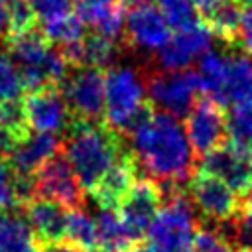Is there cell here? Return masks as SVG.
<instances>
[{
	"instance_id": "1",
	"label": "cell",
	"mask_w": 252,
	"mask_h": 252,
	"mask_svg": "<svg viewBox=\"0 0 252 252\" xmlns=\"http://www.w3.org/2000/svg\"><path fill=\"white\" fill-rule=\"evenodd\" d=\"M130 154L146 179L161 193L183 189L195 173V154L181 122L159 110H150L130 134Z\"/></svg>"
},
{
	"instance_id": "2",
	"label": "cell",
	"mask_w": 252,
	"mask_h": 252,
	"mask_svg": "<svg viewBox=\"0 0 252 252\" xmlns=\"http://www.w3.org/2000/svg\"><path fill=\"white\" fill-rule=\"evenodd\" d=\"M124 152L122 138L102 122L71 120L63 138V156L85 191H93L116 158Z\"/></svg>"
},
{
	"instance_id": "3",
	"label": "cell",
	"mask_w": 252,
	"mask_h": 252,
	"mask_svg": "<svg viewBox=\"0 0 252 252\" xmlns=\"http://www.w3.org/2000/svg\"><path fill=\"white\" fill-rule=\"evenodd\" d=\"M152 110L146 93V75L134 67H110L106 69V93H104V124L126 138Z\"/></svg>"
},
{
	"instance_id": "4",
	"label": "cell",
	"mask_w": 252,
	"mask_h": 252,
	"mask_svg": "<svg viewBox=\"0 0 252 252\" xmlns=\"http://www.w3.org/2000/svg\"><path fill=\"white\" fill-rule=\"evenodd\" d=\"M197 219L191 199L183 189L169 191L167 201L156 213L146 230L148 252H193Z\"/></svg>"
},
{
	"instance_id": "5",
	"label": "cell",
	"mask_w": 252,
	"mask_h": 252,
	"mask_svg": "<svg viewBox=\"0 0 252 252\" xmlns=\"http://www.w3.org/2000/svg\"><path fill=\"white\" fill-rule=\"evenodd\" d=\"M146 93L150 106L171 116H187L201 94L197 71H154L146 77Z\"/></svg>"
},
{
	"instance_id": "6",
	"label": "cell",
	"mask_w": 252,
	"mask_h": 252,
	"mask_svg": "<svg viewBox=\"0 0 252 252\" xmlns=\"http://www.w3.org/2000/svg\"><path fill=\"white\" fill-rule=\"evenodd\" d=\"M59 89L69 106L71 120L102 122L106 71L94 67H73Z\"/></svg>"
},
{
	"instance_id": "7",
	"label": "cell",
	"mask_w": 252,
	"mask_h": 252,
	"mask_svg": "<svg viewBox=\"0 0 252 252\" xmlns=\"http://www.w3.org/2000/svg\"><path fill=\"white\" fill-rule=\"evenodd\" d=\"M189 199L197 207V213L215 224L236 222L244 207V197L201 169H195L189 179Z\"/></svg>"
},
{
	"instance_id": "8",
	"label": "cell",
	"mask_w": 252,
	"mask_h": 252,
	"mask_svg": "<svg viewBox=\"0 0 252 252\" xmlns=\"http://www.w3.org/2000/svg\"><path fill=\"white\" fill-rule=\"evenodd\" d=\"M33 181V197L53 201L63 209H79L85 207V189L73 171L71 163L63 156V150L45 161L32 177Z\"/></svg>"
},
{
	"instance_id": "9",
	"label": "cell",
	"mask_w": 252,
	"mask_h": 252,
	"mask_svg": "<svg viewBox=\"0 0 252 252\" xmlns=\"http://www.w3.org/2000/svg\"><path fill=\"white\" fill-rule=\"evenodd\" d=\"M199 169L220 179L240 197H246L252 189V150L230 140L203 156Z\"/></svg>"
},
{
	"instance_id": "10",
	"label": "cell",
	"mask_w": 252,
	"mask_h": 252,
	"mask_svg": "<svg viewBox=\"0 0 252 252\" xmlns=\"http://www.w3.org/2000/svg\"><path fill=\"white\" fill-rule=\"evenodd\" d=\"M20 106L26 126L33 132L59 134L71 124V112L59 87L30 91Z\"/></svg>"
},
{
	"instance_id": "11",
	"label": "cell",
	"mask_w": 252,
	"mask_h": 252,
	"mask_svg": "<svg viewBox=\"0 0 252 252\" xmlns=\"http://www.w3.org/2000/svg\"><path fill=\"white\" fill-rule=\"evenodd\" d=\"M185 134L195 156H207L226 142V116L219 102L199 98L187 112Z\"/></svg>"
},
{
	"instance_id": "12",
	"label": "cell",
	"mask_w": 252,
	"mask_h": 252,
	"mask_svg": "<svg viewBox=\"0 0 252 252\" xmlns=\"http://www.w3.org/2000/svg\"><path fill=\"white\" fill-rule=\"evenodd\" d=\"M213 41V32L209 26L199 20L187 28L175 30L169 35L167 43L158 51V63L161 71H183L197 59H201Z\"/></svg>"
},
{
	"instance_id": "13",
	"label": "cell",
	"mask_w": 252,
	"mask_h": 252,
	"mask_svg": "<svg viewBox=\"0 0 252 252\" xmlns=\"http://www.w3.org/2000/svg\"><path fill=\"white\" fill-rule=\"evenodd\" d=\"M169 24L161 16L159 8L152 2L136 4L126 10L124 43L138 51L158 53L169 39Z\"/></svg>"
},
{
	"instance_id": "14",
	"label": "cell",
	"mask_w": 252,
	"mask_h": 252,
	"mask_svg": "<svg viewBox=\"0 0 252 252\" xmlns=\"http://www.w3.org/2000/svg\"><path fill=\"white\" fill-rule=\"evenodd\" d=\"M161 197L163 193L154 181L140 177L136 179L128 195L122 199V203L116 207L120 219L124 220V224L128 226V230L138 242L146 236L148 226L152 224L156 213L159 211Z\"/></svg>"
},
{
	"instance_id": "15",
	"label": "cell",
	"mask_w": 252,
	"mask_h": 252,
	"mask_svg": "<svg viewBox=\"0 0 252 252\" xmlns=\"http://www.w3.org/2000/svg\"><path fill=\"white\" fill-rule=\"evenodd\" d=\"M63 150V140L57 134L28 130L8 154V163L18 177H32L45 161Z\"/></svg>"
},
{
	"instance_id": "16",
	"label": "cell",
	"mask_w": 252,
	"mask_h": 252,
	"mask_svg": "<svg viewBox=\"0 0 252 252\" xmlns=\"http://www.w3.org/2000/svg\"><path fill=\"white\" fill-rule=\"evenodd\" d=\"M136 175H138L136 161L132 154L124 150L116 158V161L108 167V171L100 177V181L91 191V195L94 197L100 209H116L122 203V199L128 195L132 185L136 183L138 179Z\"/></svg>"
},
{
	"instance_id": "17",
	"label": "cell",
	"mask_w": 252,
	"mask_h": 252,
	"mask_svg": "<svg viewBox=\"0 0 252 252\" xmlns=\"http://www.w3.org/2000/svg\"><path fill=\"white\" fill-rule=\"evenodd\" d=\"M20 209H22L26 220L30 222V226L37 238V244L65 240L67 209H63L61 205H57L53 201L39 199V197L30 199Z\"/></svg>"
},
{
	"instance_id": "18",
	"label": "cell",
	"mask_w": 252,
	"mask_h": 252,
	"mask_svg": "<svg viewBox=\"0 0 252 252\" xmlns=\"http://www.w3.org/2000/svg\"><path fill=\"white\" fill-rule=\"evenodd\" d=\"M77 16L85 24V28H91V33L102 35L110 41L120 43L124 39V24H126V4L122 0H114L106 6H77Z\"/></svg>"
},
{
	"instance_id": "19",
	"label": "cell",
	"mask_w": 252,
	"mask_h": 252,
	"mask_svg": "<svg viewBox=\"0 0 252 252\" xmlns=\"http://www.w3.org/2000/svg\"><path fill=\"white\" fill-rule=\"evenodd\" d=\"M244 100H252V55L244 51L226 53L220 106Z\"/></svg>"
},
{
	"instance_id": "20",
	"label": "cell",
	"mask_w": 252,
	"mask_h": 252,
	"mask_svg": "<svg viewBox=\"0 0 252 252\" xmlns=\"http://www.w3.org/2000/svg\"><path fill=\"white\" fill-rule=\"evenodd\" d=\"M37 238L22 209L0 211V252H35Z\"/></svg>"
},
{
	"instance_id": "21",
	"label": "cell",
	"mask_w": 252,
	"mask_h": 252,
	"mask_svg": "<svg viewBox=\"0 0 252 252\" xmlns=\"http://www.w3.org/2000/svg\"><path fill=\"white\" fill-rule=\"evenodd\" d=\"M96 224V246L102 252H128L136 244H140L124 220L120 219L116 209H100L94 217Z\"/></svg>"
},
{
	"instance_id": "22",
	"label": "cell",
	"mask_w": 252,
	"mask_h": 252,
	"mask_svg": "<svg viewBox=\"0 0 252 252\" xmlns=\"http://www.w3.org/2000/svg\"><path fill=\"white\" fill-rule=\"evenodd\" d=\"M242 6L244 4L240 0H220L203 22L209 26L213 35H217L228 43H234L238 26H240Z\"/></svg>"
},
{
	"instance_id": "23",
	"label": "cell",
	"mask_w": 252,
	"mask_h": 252,
	"mask_svg": "<svg viewBox=\"0 0 252 252\" xmlns=\"http://www.w3.org/2000/svg\"><path fill=\"white\" fill-rule=\"evenodd\" d=\"M65 240H69L83 252H91L96 248V224L94 219L85 211V207L67 211Z\"/></svg>"
},
{
	"instance_id": "24",
	"label": "cell",
	"mask_w": 252,
	"mask_h": 252,
	"mask_svg": "<svg viewBox=\"0 0 252 252\" xmlns=\"http://www.w3.org/2000/svg\"><path fill=\"white\" fill-rule=\"evenodd\" d=\"M118 43L110 41L96 33H85L81 43V67H94L100 71L110 69L112 61L116 59Z\"/></svg>"
},
{
	"instance_id": "25",
	"label": "cell",
	"mask_w": 252,
	"mask_h": 252,
	"mask_svg": "<svg viewBox=\"0 0 252 252\" xmlns=\"http://www.w3.org/2000/svg\"><path fill=\"white\" fill-rule=\"evenodd\" d=\"M43 35L49 43H57L59 47L77 43L85 37V24L77 14H67L63 18H57L53 22L43 24Z\"/></svg>"
},
{
	"instance_id": "26",
	"label": "cell",
	"mask_w": 252,
	"mask_h": 252,
	"mask_svg": "<svg viewBox=\"0 0 252 252\" xmlns=\"http://www.w3.org/2000/svg\"><path fill=\"white\" fill-rule=\"evenodd\" d=\"M226 132L230 142L252 150V100L230 104L226 116Z\"/></svg>"
},
{
	"instance_id": "27",
	"label": "cell",
	"mask_w": 252,
	"mask_h": 252,
	"mask_svg": "<svg viewBox=\"0 0 252 252\" xmlns=\"http://www.w3.org/2000/svg\"><path fill=\"white\" fill-rule=\"evenodd\" d=\"M24 81L6 51H0V104H16L24 94Z\"/></svg>"
},
{
	"instance_id": "28",
	"label": "cell",
	"mask_w": 252,
	"mask_h": 252,
	"mask_svg": "<svg viewBox=\"0 0 252 252\" xmlns=\"http://www.w3.org/2000/svg\"><path fill=\"white\" fill-rule=\"evenodd\" d=\"M158 8L165 22L175 30L199 22V14L195 10L193 0H158Z\"/></svg>"
},
{
	"instance_id": "29",
	"label": "cell",
	"mask_w": 252,
	"mask_h": 252,
	"mask_svg": "<svg viewBox=\"0 0 252 252\" xmlns=\"http://www.w3.org/2000/svg\"><path fill=\"white\" fill-rule=\"evenodd\" d=\"M35 28V16L26 0H8V30L6 35L22 33Z\"/></svg>"
},
{
	"instance_id": "30",
	"label": "cell",
	"mask_w": 252,
	"mask_h": 252,
	"mask_svg": "<svg viewBox=\"0 0 252 252\" xmlns=\"http://www.w3.org/2000/svg\"><path fill=\"white\" fill-rule=\"evenodd\" d=\"M26 4L33 12V16L43 24L73 12V0H26Z\"/></svg>"
},
{
	"instance_id": "31",
	"label": "cell",
	"mask_w": 252,
	"mask_h": 252,
	"mask_svg": "<svg viewBox=\"0 0 252 252\" xmlns=\"http://www.w3.org/2000/svg\"><path fill=\"white\" fill-rule=\"evenodd\" d=\"M193 252H232L230 240L215 228H199Z\"/></svg>"
},
{
	"instance_id": "32",
	"label": "cell",
	"mask_w": 252,
	"mask_h": 252,
	"mask_svg": "<svg viewBox=\"0 0 252 252\" xmlns=\"http://www.w3.org/2000/svg\"><path fill=\"white\" fill-rule=\"evenodd\" d=\"M18 209L16 203V173L6 158L0 156V211Z\"/></svg>"
},
{
	"instance_id": "33",
	"label": "cell",
	"mask_w": 252,
	"mask_h": 252,
	"mask_svg": "<svg viewBox=\"0 0 252 252\" xmlns=\"http://www.w3.org/2000/svg\"><path fill=\"white\" fill-rule=\"evenodd\" d=\"M244 53L252 55V2H246L242 6V16H240V26L234 41Z\"/></svg>"
},
{
	"instance_id": "34",
	"label": "cell",
	"mask_w": 252,
	"mask_h": 252,
	"mask_svg": "<svg viewBox=\"0 0 252 252\" xmlns=\"http://www.w3.org/2000/svg\"><path fill=\"white\" fill-rule=\"evenodd\" d=\"M234 234L242 244H246L244 248H252V209L242 207V213L234 222Z\"/></svg>"
},
{
	"instance_id": "35",
	"label": "cell",
	"mask_w": 252,
	"mask_h": 252,
	"mask_svg": "<svg viewBox=\"0 0 252 252\" xmlns=\"http://www.w3.org/2000/svg\"><path fill=\"white\" fill-rule=\"evenodd\" d=\"M35 252H83V250L77 248L75 244H71L69 240H57V242L37 244V250Z\"/></svg>"
},
{
	"instance_id": "36",
	"label": "cell",
	"mask_w": 252,
	"mask_h": 252,
	"mask_svg": "<svg viewBox=\"0 0 252 252\" xmlns=\"http://www.w3.org/2000/svg\"><path fill=\"white\" fill-rule=\"evenodd\" d=\"M219 2H220V0H193L197 14H201L203 18H207V16L211 14V10H213V8H215Z\"/></svg>"
},
{
	"instance_id": "37",
	"label": "cell",
	"mask_w": 252,
	"mask_h": 252,
	"mask_svg": "<svg viewBox=\"0 0 252 252\" xmlns=\"http://www.w3.org/2000/svg\"><path fill=\"white\" fill-rule=\"evenodd\" d=\"M8 30V0H0V37Z\"/></svg>"
},
{
	"instance_id": "38",
	"label": "cell",
	"mask_w": 252,
	"mask_h": 252,
	"mask_svg": "<svg viewBox=\"0 0 252 252\" xmlns=\"http://www.w3.org/2000/svg\"><path fill=\"white\" fill-rule=\"evenodd\" d=\"M112 2L114 0H81V4H87V6H106Z\"/></svg>"
},
{
	"instance_id": "39",
	"label": "cell",
	"mask_w": 252,
	"mask_h": 252,
	"mask_svg": "<svg viewBox=\"0 0 252 252\" xmlns=\"http://www.w3.org/2000/svg\"><path fill=\"white\" fill-rule=\"evenodd\" d=\"M124 4H132V6H136V4H146V2H152V0H122Z\"/></svg>"
},
{
	"instance_id": "40",
	"label": "cell",
	"mask_w": 252,
	"mask_h": 252,
	"mask_svg": "<svg viewBox=\"0 0 252 252\" xmlns=\"http://www.w3.org/2000/svg\"><path fill=\"white\" fill-rule=\"evenodd\" d=\"M128 252H148V250H146V246H142V244H136V246H134V248H130Z\"/></svg>"
},
{
	"instance_id": "41",
	"label": "cell",
	"mask_w": 252,
	"mask_h": 252,
	"mask_svg": "<svg viewBox=\"0 0 252 252\" xmlns=\"http://www.w3.org/2000/svg\"><path fill=\"white\" fill-rule=\"evenodd\" d=\"M238 252H252V248H244V246H242V248H240Z\"/></svg>"
},
{
	"instance_id": "42",
	"label": "cell",
	"mask_w": 252,
	"mask_h": 252,
	"mask_svg": "<svg viewBox=\"0 0 252 252\" xmlns=\"http://www.w3.org/2000/svg\"><path fill=\"white\" fill-rule=\"evenodd\" d=\"M91 252H102V250H96V248H94V250H91Z\"/></svg>"
},
{
	"instance_id": "43",
	"label": "cell",
	"mask_w": 252,
	"mask_h": 252,
	"mask_svg": "<svg viewBox=\"0 0 252 252\" xmlns=\"http://www.w3.org/2000/svg\"><path fill=\"white\" fill-rule=\"evenodd\" d=\"M240 2H246V0H240Z\"/></svg>"
}]
</instances>
